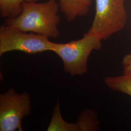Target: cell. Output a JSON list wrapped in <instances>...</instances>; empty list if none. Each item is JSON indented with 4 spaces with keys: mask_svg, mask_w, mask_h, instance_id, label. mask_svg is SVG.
<instances>
[{
    "mask_svg": "<svg viewBox=\"0 0 131 131\" xmlns=\"http://www.w3.org/2000/svg\"><path fill=\"white\" fill-rule=\"evenodd\" d=\"M58 3L60 10L70 22L86 16L92 4L91 0H58Z\"/></svg>",
    "mask_w": 131,
    "mask_h": 131,
    "instance_id": "obj_6",
    "label": "cell"
},
{
    "mask_svg": "<svg viewBox=\"0 0 131 131\" xmlns=\"http://www.w3.org/2000/svg\"><path fill=\"white\" fill-rule=\"evenodd\" d=\"M104 82L110 89L131 96V70L120 76H106Z\"/></svg>",
    "mask_w": 131,
    "mask_h": 131,
    "instance_id": "obj_7",
    "label": "cell"
},
{
    "mask_svg": "<svg viewBox=\"0 0 131 131\" xmlns=\"http://www.w3.org/2000/svg\"><path fill=\"white\" fill-rule=\"evenodd\" d=\"M38 0H0V16L6 19L19 16L23 11L24 2H37Z\"/></svg>",
    "mask_w": 131,
    "mask_h": 131,
    "instance_id": "obj_10",
    "label": "cell"
},
{
    "mask_svg": "<svg viewBox=\"0 0 131 131\" xmlns=\"http://www.w3.org/2000/svg\"><path fill=\"white\" fill-rule=\"evenodd\" d=\"M102 38L86 32L81 39L66 43H54L52 52L61 58L64 70L72 76H82L88 72V60L94 50H100Z\"/></svg>",
    "mask_w": 131,
    "mask_h": 131,
    "instance_id": "obj_2",
    "label": "cell"
},
{
    "mask_svg": "<svg viewBox=\"0 0 131 131\" xmlns=\"http://www.w3.org/2000/svg\"><path fill=\"white\" fill-rule=\"evenodd\" d=\"M49 38L4 24L0 27V56L16 51L29 54L52 51L53 42L50 41Z\"/></svg>",
    "mask_w": 131,
    "mask_h": 131,
    "instance_id": "obj_4",
    "label": "cell"
},
{
    "mask_svg": "<svg viewBox=\"0 0 131 131\" xmlns=\"http://www.w3.org/2000/svg\"><path fill=\"white\" fill-rule=\"evenodd\" d=\"M47 131H78L76 122L70 123L65 121L62 117L60 103L58 100L53 108L52 117Z\"/></svg>",
    "mask_w": 131,
    "mask_h": 131,
    "instance_id": "obj_8",
    "label": "cell"
},
{
    "mask_svg": "<svg viewBox=\"0 0 131 131\" xmlns=\"http://www.w3.org/2000/svg\"><path fill=\"white\" fill-rule=\"evenodd\" d=\"M78 131H97L100 130V122L96 112L85 108L80 113L76 122Z\"/></svg>",
    "mask_w": 131,
    "mask_h": 131,
    "instance_id": "obj_9",
    "label": "cell"
},
{
    "mask_svg": "<svg viewBox=\"0 0 131 131\" xmlns=\"http://www.w3.org/2000/svg\"><path fill=\"white\" fill-rule=\"evenodd\" d=\"M122 64L123 66L124 71L131 70V53L125 55L123 57Z\"/></svg>",
    "mask_w": 131,
    "mask_h": 131,
    "instance_id": "obj_11",
    "label": "cell"
},
{
    "mask_svg": "<svg viewBox=\"0 0 131 131\" xmlns=\"http://www.w3.org/2000/svg\"><path fill=\"white\" fill-rule=\"evenodd\" d=\"M22 6V12L19 16L6 19L4 24L49 38H56L60 36V6L57 0H48L42 3L24 2Z\"/></svg>",
    "mask_w": 131,
    "mask_h": 131,
    "instance_id": "obj_1",
    "label": "cell"
},
{
    "mask_svg": "<svg viewBox=\"0 0 131 131\" xmlns=\"http://www.w3.org/2000/svg\"><path fill=\"white\" fill-rule=\"evenodd\" d=\"M31 100L26 91L11 88L0 94V131H23L22 121L30 115Z\"/></svg>",
    "mask_w": 131,
    "mask_h": 131,
    "instance_id": "obj_5",
    "label": "cell"
},
{
    "mask_svg": "<svg viewBox=\"0 0 131 131\" xmlns=\"http://www.w3.org/2000/svg\"><path fill=\"white\" fill-rule=\"evenodd\" d=\"M95 17L87 32L107 40L126 24L125 0H95Z\"/></svg>",
    "mask_w": 131,
    "mask_h": 131,
    "instance_id": "obj_3",
    "label": "cell"
}]
</instances>
